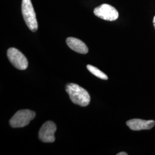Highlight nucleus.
<instances>
[{
    "instance_id": "423d86ee",
    "label": "nucleus",
    "mask_w": 155,
    "mask_h": 155,
    "mask_svg": "<svg viewBox=\"0 0 155 155\" xmlns=\"http://www.w3.org/2000/svg\"><path fill=\"white\" fill-rule=\"evenodd\" d=\"M56 130V126L54 122L50 121L45 122L39 130V139L44 143L54 142Z\"/></svg>"
},
{
    "instance_id": "39448f33",
    "label": "nucleus",
    "mask_w": 155,
    "mask_h": 155,
    "mask_svg": "<svg viewBox=\"0 0 155 155\" xmlns=\"http://www.w3.org/2000/svg\"><path fill=\"white\" fill-rule=\"evenodd\" d=\"M94 15L101 19L113 21L118 18V12L116 9L109 4H104L95 8L94 9Z\"/></svg>"
},
{
    "instance_id": "1a4fd4ad",
    "label": "nucleus",
    "mask_w": 155,
    "mask_h": 155,
    "mask_svg": "<svg viewBox=\"0 0 155 155\" xmlns=\"http://www.w3.org/2000/svg\"><path fill=\"white\" fill-rule=\"evenodd\" d=\"M87 68L88 69V70L90 72H91V74H93L95 77L99 78L101 79H104V80L108 79V77L105 74L102 72L100 70L97 68V67L93 66L92 65L88 64L87 66Z\"/></svg>"
},
{
    "instance_id": "9b49d317",
    "label": "nucleus",
    "mask_w": 155,
    "mask_h": 155,
    "mask_svg": "<svg viewBox=\"0 0 155 155\" xmlns=\"http://www.w3.org/2000/svg\"><path fill=\"white\" fill-rule=\"evenodd\" d=\"M153 26L155 29V16L153 17Z\"/></svg>"
},
{
    "instance_id": "20e7f679",
    "label": "nucleus",
    "mask_w": 155,
    "mask_h": 155,
    "mask_svg": "<svg viewBox=\"0 0 155 155\" xmlns=\"http://www.w3.org/2000/svg\"><path fill=\"white\" fill-rule=\"evenodd\" d=\"M7 56L13 66L20 70L27 68L28 61L21 52L15 48H10L7 51Z\"/></svg>"
},
{
    "instance_id": "9d476101",
    "label": "nucleus",
    "mask_w": 155,
    "mask_h": 155,
    "mask_svg": "<svg viewBox=\"0 0 155 155\" xmlns=\"http://www.w3.org/2000/svg\"><path fill=\"white\" fill-rule=\"evenodd\" d=\"M117 155H127V153L126 152H120L118 153L117 154Z\"/></svg>"
},
{
    "instance_id": "7ed1b4c3",
    "label": "nucleus",
    "mask_w": 155,
    "mask_h": 155,
    "mask_svg": "<svg viewBox=\"0 0 155 155\" xmlns=\"http://www.w3.org/2000/svg\"><path fill=\"white\" fill-rule=\"evenodd\" d=\"M35 117V113L33 111L25 109L18 111L12 117L9 121L12 127H22L28 125Z\"/></svg>"
},
{
    "instance_id": "f03ea898",
    "label": "nucleus",
    "mask_w": 155,
    "mask_h": 155,
    "mask_svg": "<svg viewBox=\"0 0 155 155\" xmlns=\"http://www.w3.org/2000/svg\"><path fill=\"white\" fill-rule=\"evenodd\" d=\"M21 11L24 20L29 29L32 32H36L38 24L31 0H22Z\"/></svg>"
},
{
    "instance_id": "0eeeda50",
    "label": "nucleus",
    "mask_w": 155,
    "mask_h": 155,
    "mask_svg": "<svg viewBox=\"0 0 155 155\" xmlns=\"http://www.w3.org/2000/svg\"><path fill=\"white\" fill-rule=\"evenodd\" d=\"M127 125L131 130L139 131L141 130H149L152 129L155 127V122L153 120H144L134 118L127 121Z\"/></svg>"
},
{
    "instance_id": "f257e3e1",
    "label": "nucleus",
    "mask_w": 155,
    "mask_h": 155,
    "mask_svg": "<svg viewBox=\"0 0 155 155\" xmlns=\"http://www.w3.org/2000/svg\"><path fill=\"white\" fill-rule=\"evenodd\" d=\"M66 91L74 104L84 107L90 104V96L89 93L77 84H68L66 86Z\"/></svg>"
},
{
    "instance_id": "6e6552de",
    "label": "nucleus",
    "mask_w": 155,
    "mask_h": 155,
    "mask_svg": "<svg viewBox=\"0 0 155 155\" xmlns=\"http://www.w3.org/2000/svg\"><path fill=\"white\" fill-rule=\"evenodd\" d=\"M67 45L71 50L78 53L86 54L88 52L89 50L86 45L79 39L69 37L66 39Z\"/></svg>"
}]
</instances>
